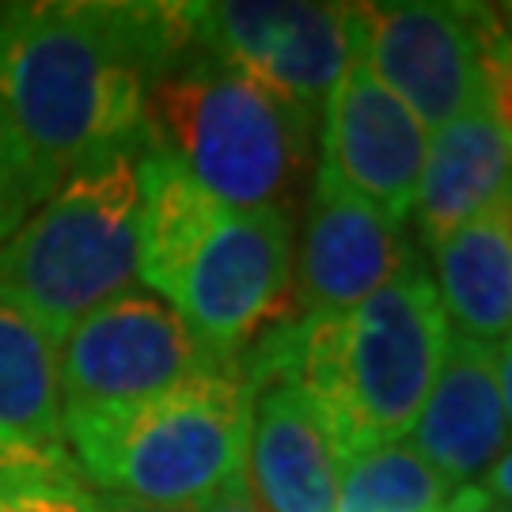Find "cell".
I'll return each mask as SVG.
<instances>
[{
  "label": "cell",
  "mask_w": 512,
  "mask_h": 512,
  "mask_svg": "<svg viewBox=\"0 0 512 512\" xmlns=\"http://www.w3.org/2000/svg\"><path fill=\"white\" fill-rule=\"evenodd\" d=\"M410 433V444L452 486L486 475L509 448V418L497 387V349L452 334Z\"/></svg>",
  "instance_id": "obj_13"
},
{
  "label": "cell",
  "mask_w": 512,
  "mask_h": 512,
  "mask_svg": "<svg viewBox=\"0 0 512 512\" xmlns=\"http://www.w3.org/2000/svg\"><path fill=\"white\" fill-rule=\"evenodd\" d=\"M186 50V4H4L0 110L61 183L145 145L148 88Z\"/></svg>",
  "instance_id": "obj_1"
},
{
  "label": "cell",
  "mask_w": 512,
  "mask_h": 512,
  "mask_svg": "<svg viewBox=\"0 0 512 512\" xmlns=\"http://www.w3.org/2000/svg\"><path fill=\"white\" fill-rule=\"evenodd\" d=\"M497 387H501V403H505V418H509L512 433V334L497 346Z\"/></svg>",
  "instance_id": "obj_27"
},
{
  "label": "cell",
  "mask_w": 512,
  "mask_h": 512,
  "mask_svg": "<svg viewBox=\"0 0 512 512\" xmlns=\"http://www.w3.org/2000/svg\"><path fill=\"white\" fill-rule=\"evenodd\" d=\"M137 179H141L137 281L164 300L183 270V262L224 205L209 198L171 152L148 145V141L137 156Z\"/></svg>",
  "instance_id": "obj_16"
},
{
  "label": "cell",
  "mask_w": 512,
  "mask_h": 512,
  "mask_svg": "<svg viewBox=\"0 0 512 512\" xmlns=\"http://www.w3.org/2000/svg\"><path fill=\"white\" fill-rule=\"evenodd\" d=\"M444 512H512V509L497 505L494 497L486 494L482 486H463V490L452 494V501L444 505Z\"/></svg>",
  "instance_id": "obj_26"
},
{
  "label": "cell",
  "mask_w": 512,
  "mask_h": 512,
  "mask_svg": "<svg viewBox=\"0 0 512 512\" xmlns=\"http://www.w3.org/2000/svg\"><path fill=\"white\" fill-rule=\"evenodd\" d=\"M0 433L35 448H65L57 346L0 293Z\"/></svg>",
  "instance_id": "obj_17"
},
{
  "label": "cell",
  "mask_w": 512,
  "mask_h": 512,
  "mask_svg": "<svg viewBox=\"0 0 512 512\" xmlns=\"http://www.w3.org/2000/svg\"><path fill=\"white\" fill-rule=\"evenodd\" d=\"M80 512H194V509H160V505H141V501L99 494V490H92V486H84V494H80Z\"/></svg>",
  "instance_id": "obj_24"
},
{
  "label": "cell",
  "mask_w": 512,
  "mask_h": 512,
  "mask_svg": "<svg viewBox=\"0 0 512 512\" xmlns=\"http://www.w3.org/2000/svg\"><path fill=\"white\" fill-rule=\"evenodd\" d=\"M293 209H220L167 304L224 361H239L293 300Z\"/></svg>",
  "instance_id": "obj_7"
},
{
  "label": "cell",
  "mask_w": 512,
  "mask_h": 512,
  "mask_svg": "<svg viewBox=\"0 0 512 512\" xmlns=\"http://www.w3.org/2000/svg\"><path fill=\"white\" fill-rule=\"evenodd\" d=\"M418 262L399 220L376 205L315 179L304 213V239L293 255L296 319L342 315L376 296Z\"/></svg>",
  "instance_id": "obj_11"
},
{
  "label": "cell",
  "mask_w": 512,
  "mask_h": 512,
  "mask_svg": "<svg viewBox=\"0 0 512 512\" xmlns=\"http://www.w3.org/2000/svg\"><path fill=\"white\" fill-rule=\"evenodd\" d=\"M190 46L213 61L258 80L308 114L357 57L353 4L308 0H217L186 4Z\"/></svg>",
  "instance_id": "obj_8"
},
{
  "label": "cell",
  "mask_w": 512,
  "mask_h": 512,
  "mask_svg": "<svg viewBox=\"0 0 512 512\" xmlns=\"http://www.w3.org/2000/svg\"><path fill=\"white\" fill-rule=\"evenodd\" d=\"M456 486L410 440H387L342 463L334 512H437Z\"/></svg>",
  "instance_id": "obj_18"
},
{
  "label": "cell",
  "mask_w": 512,
  "mask_h": 512,
  "mask_svg": "<svg viewBox=\"0 0 512 512\" xmlns=\"http://www.w3.org/2000/svg\"><path fill=\"white\" fill-rule=\"evenodd\" d=\"M12 471H76L65 448H35L0 433V475Z\"/></svg>",
  "instance_id": "obj_22"
},
{
  "label": "cell",
  "mask_w": 512,
  "mask_h": 512,
  "mask_svg": "<svg viewBox=\"0 0 512 512\" xmlns=\"http://www.w3.org/2000/svg\"><path fill=\"white\" fill-rule=\"evenodd\" d=\"M482 478H486V482H482V490L494 497L497 505L512 509V448H505V456L497 459L494 467H490Z\"/></svg>",
  "instance_id": "obj_25"
},
{
  "label": "cell",
  "mask_w": 512,
  "mask_h": 512,
  "mask_svg": "<svg viewBox=\"0 0 512 512\" xmlns=\"http://www.w3.org/2000/svg\"><path fill=\"white\" fill-rule=\"evenodd\" d=\"M141 148L65 175L0 247V293L38 327L61 334L110 296L137 285Z\"/></svg>",
  "instance_id": "obj_5"
},
{
  "label": "cell",
  "mask_w": 512,
  "mask_h": 512,
  "mask_svg": "<svg viewBox=\"0 0 512 512\" xmlns=\"http://www.w3.org/2000/svg\"><path fill=\"white\" fill-rule=\"evenodd\" d=\"M186 319L145 285L110 296L61 334L57 384L61 418L84 410L141 403L198 372L228 368Z\"/></svg>",
  "instance_id": "obj_6"
},
{
  "label": "cell",
  "mask_w": 512,
  "mask_h": 512,
  "mask_svg": "<svg viewBox=\"0 0 512 512\" xmlns=\"http://www.w3.org/2000/svg\"><path fill=\"white\" fill-rule=\"evenodd\" d=\"M251 403L243 365H228L141 403L65 414L61 433L84 486L160 509H198L243 471Z\"/></svg>",
  "instance_id": "obj_3"
},
{
  "label": "cell",
  "mask_w": 512,
  "mask_h": 512,
  "mask_svg": "<svg viewBox=\"0 0 512 512\" xmlns=\"http://www.w3.org/2000/svg\"><path fill=\"white\" fill-rule=\"evenodd\" d=\"M311 118L190 46L148 88L145 141L171 152L224 209H289L308 175Z\"/></svg>",
  "instance_id": "obj_4"
},
{
  "label": "cell",
  "mask_w": 512,
  "mask_h": 512,
  "mask_svg": "<svg viewBox=\"0 0 512 512\" xmlns=\"http://www.w3.org/2000/svg\"><path fill=\"white\" fill-rule=\"evenodd\" d=\"M54 190L57 179L31 156V148L19 141V133L0 110V247Z\"/></svg>",
  "instance_id": "obj_19"
},
{
  "label": "cell",
  "mask_w": 512,
  "mask_h": 512,
  "mask_svg": "<svg viewBox=\"0 0 512 512\" xmlns=\"http://www.w3.org/2000/svg\"><path fill=\"white\" fill-rule=\"evenodd\" d=\"M194 512H266V505L258 501L255 490H251V482H247V475L239 471V475H232L224 486H220L217 494L205 497Z\"/></svg>",
  "instance_id": "obj_23"
},
{
  "label": "cell",
  "mask_w": 512,
  "mask_h": 512,
  "mask_svg": "<svg viewBox=\"0 0 512 512\" xmlns=\"http://www.w3.org/2000/svg\"><path fill=\"white\" fill-rule=\"evenodd\" d=\"M512 194V145L486 107L452 118L433 133L414 194V224L425 247H437L478 220L501 209Z\"/></svg>",
  "instance_id": "obj_14"
},
{
  "label": "cell",
  "mask_w": 512,
  "mask_h": 512,
  "mask_svg": "<svg viewBox=\"0 0 512 512\" xmlns=\"http://www.w3.org/2000/svg\"><path fill=\"white\" fill-rule=\"evenodd\" d=\"M433 266L448 327H456L459 338L497 349L512 334V239L505 209H490L437 243Z\"/></svg>",
  "instance_id": "obj_15"
},
{
  "label": "cell",
  "mask_w": 512,
  "mask_h": 512,
  "mask_svg": "<svg viewBox=\"0 0 512 512\" xmlns=\"http://www.w3.org/2000/svg\"><path fill=\"white\" fill-rule=\"evenodd\" d=\"M357 57L421 126L486 107L475 46V4L395 0L353 4Z\"/></svg>",
  "instance_id": "obj_9"
},
{
  "label": "cell",
  "mask_w": 512,
  "mask_h": 512,
  "mask_svg": "<svg viewBox=\"0 0 512 512\" xmlns=\"http://www.w3.org/2000/svg\"><path fill=\"white\" fill-rule=\"evenodd\" d=\"M429 133L403 99L387 92L361 57L323 103L319 175L403 224L425 167Z\"/></svg>",
  "instance_id": "obj_10"
},
{
  "label": "cell",
  "mask_w": 512,
  "mask_h": 512,
  "mask_svg": "<svg viewBox=\"0 0 512 512\" xmlns=\"http://www.w3.org/2000/svg\"><path fill=\"white\" fill-rule=\"evenodd\" d=\"M452 327L425 262L327 319H285L239 357L251 384L289 376L319 410L342 463L406 440L437 380Z\"/></svg>",
  "instance_id": "obj_2"
},
{
  "label": "cell",
  "mask_w": 512,
  "mask_h": 512,
  "mask_svg": "<svg viewBox=\"0 0 512 512\" xmlns=\"http://www.w3.org/2000/svg\"><path fill=\"white\" fill-rule=\"evenodd\" d=\"M84 478L76 471L0 475V512H80Z\"/></svg>",
  "instance_id": "obj_21"
},
{
  "label": "cell",
  "mask_w": 512,
  "mask_h": 512,
  "mask_svg": "<svg viewBox=\"0 0 512 512\" xmlns=\"http://www.w3.org/2000/svg\"><path fill=\"white\" fill-rule=\"evenodd\" d=\"M501 19H505V31L512 35V4H509V8H501Z\"/></svg>",
  "instance_id": "obj_28"
},
{
  "label": "cell",
  "mask_w": 512,
  "mask_h": 512,
  "mask_svg": "<svg viewBox=\"0 0 512 512\" xmlns=\"http://www.w3.org/2000/svg\"><path fill=\"white\" fill-rule=\"evenodd\" d=\"M243 475L266 512H334L342 456L319 410L289 376L255 384Z\"/></svg>",
  "instance_id": "obj_12"
},
{
  "label": "cell",
  "mask_w": 512,
  "mask_h": 512,
  "mask_svg": "<svg viewBox=\"0 0 512 512\" xmlns=\"http://www.w3.org/2000/svg\"><path fill=\"white\" fill-rule=\"evenodd\" d=\"M475 46L486 110L512 145V35L505 31L501 12L486 4H475Z\"/></svg>",
  "instance_id": "obj_20"
}]
</instances>
